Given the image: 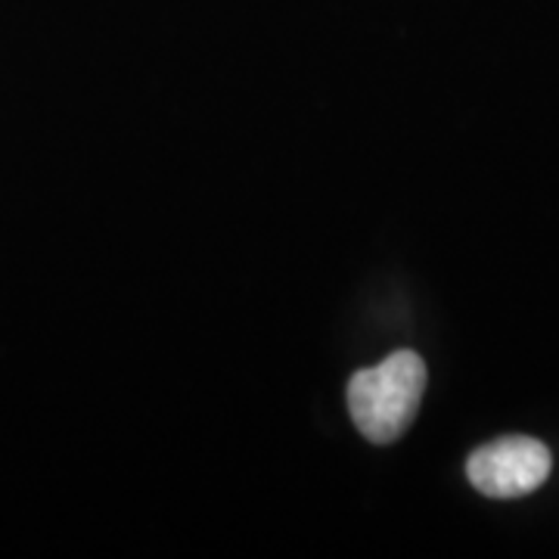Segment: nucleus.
Returning a JSON list of instances; mask_svg holds the SVG:
<instances>
[{
	"mask_svg": "<svg viewBox=\"0 0 559 559\" xmlns=\"http://www.w3.org/2000/svg\"><path fill=\"white\" fill-rule=\"evenodd\" d=\"M550 466L554 457L540 441L510 436L479 448L466 463V476L485 498L513 500L540 488L550 476Z\"/></svg>",
	"mask_w": 559,
	"mask_h": 559,
	"instance_id": "f03ea898",
	"label": "nucleus"
},
{
	"mask_svg": "<svg viewBox=\"0 0 559 559\" xmlns=\"http://www.w3.org/2000/svg\"><path fill=\"white\" fill-rule=\"evenodd\" d=\"M426 364L417 352H395L380 367L360 370L348 385V411L364 439L389 444L417 417Z\"/></svg>",
	"mask_w": 559,
	"mask_h": 559,
	"instance_id": "f257e3e1",
	"label": "nucleus"
}]
</instances>
